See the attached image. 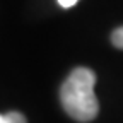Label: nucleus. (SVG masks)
Returning a JSON list of instances; mask_svg holds the SVG:
<instances>
[{
    "label": "nucleus",
    "instance_id": "nucleus-1",
    "mask_svg": "<svg viewBox=\"0 0 123 123\" xmlns=\"http://www.w3.org/2000/svg\"><path fill=\"white\" fill-rule=\"evenodd\" d=\"M96 74L91 68L79 67L70 72L60 89V101L67 115L80 123L94 120L99 111V103L94 94Z\"/></svg>",
    "mask_w": 123,
    "mask_h": 123
},
{
    "label": "nucleus",
    "instance_id": "nucleus-2",
    "mask_svg": "<svg viewBox=\"0 0 123 123\" xmlns=\"http://www.w3.org/2000/svg\"><path fill=\"white\" fill-rule=\"evenodd\" d=\"M4 118H5V123H27L26 118H24V115H21V113H17V111L5 113Z\"/></svg>",
    "mask_w": 123,
    "mask_h": 123
},
{
    "label": "nucleus",
    "instance_id": "nucleus-3",
    "mask_svg": "<svg viewBox=\"0 0 123 123\" xmlns=\"http://www.w3.org/2000/svg\"><path fill=\"white\" fill-rule=\"evenodd\" d=\"M111 43L116 46V48L123 50V26L113 31V34H111Z\"/></svg>",
    "mask_w": 123,
    "mask_h": 123
},
{
    "label": "nucleus",
    "instance_id": "nucleus-4",
    "mask_svg": "<svg viewBox=\"0 0 123 123\" xmlns=\"http://www.w3.org/2000/svg\"><path fill=\"white\" fill-rule=\"evenodd\" d=\"M79 0H58V4L62 5V7H65V9H68V7H72V5H75Z\"/></svg>",
    "mask_w": 123,
    "mask_h": 123
},
{
    "label": "nucleus",
    "instance_id": "nucleus-5",
    "mask_svg": "<svg viewBox=\"0 0 123 123\" xmlns=\"http://www.w3.org/2000/svg\"><path fill=\"white\" fill-rule=\"evenodd\" d=\"M0 123H5V118H4V115H0Z\"/></svg>",
    "mask_w": 123,
    "mask_h": 123
}]
</instances>
